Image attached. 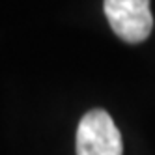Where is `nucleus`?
Instances as JSON below:
<instances>
[{
	"mask_svg": "<svg viewBox=\"0 0 155 155\" xmlns=\"http://www.w3.org/2000/svg\"><path fill=\"white\" fill-rule=\"evenodd\" d=\"M103 8L112 32L125 43H142L151 34L150 0H105Z\"/></svg>",
	"mask_w": 155,
	"mask_h": 155,
	"instance_id": "f03ea898",
	"label": "nucleus"
},
{
	"mask_svg": "<svg viewBox=\"0 0 155 155\" xmlns=\"http://www.w3.org/2000/svg\"><path fill=\"white\" fill-rule=\"evenodd\" d=\"M121 135L107 110L86 112L77 129V155H121Z\"/></svg>",
	"mask_w": 155,
	"mask_h": 155,
	"instance_id": "f257e3e1",
	"label": "nucleus"
}]
</instances>
